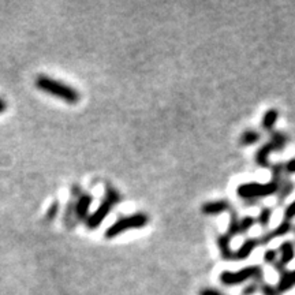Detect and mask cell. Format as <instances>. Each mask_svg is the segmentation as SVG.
Wrapping results in <instances>:
<instances>
[{"label":"cell","instance_id":"cell-15","mask_svg":"<svg viewBox=\"0 0 295 295\" xmlns=\"http://www.w3.org/2000/svg\"><path fill=\"white\" fill-rule=\"evenodd\" d=\"M260 133L257 130H253V128H249V130H245L242 136L239 137V144L244 146H250L254 145L257 142L260 141Z\"/></svg>","mask_w":295,"mask_h":295},{"label":"cell","instance_id":"cell-20","mask_svg":"<svg viewBox=\"0 0 295 295\" xmlns=\"http://www.w3.org/2000/svg\"><path fill=\"white\" fill-rule=\"evenodd\" d=\"M271 171H272V182H276V183H282V180L284 179V164H274L271 167Z\"/></svg>","mask_w":295,"mask_h":295},{"label":"cell","instance_id":"cell-24","mask_svg":"<svg viewBox=\"0 0 295 295\" xmlns=\"http://www.w3.org/2000/svg\"><path fill=\"white\" fill-rule=\"evenodd\" d=\"M261 291L264 295H279L278 287H274L272 284H268V283H262L261 284Z\"/></svg>","mask_w":295,"mask_h":295},{"label":"cell","instance_id":"cell-14","mask_svg":"<svg viewBox=\"0 0 295 295\" xmlns=\"http://www.w3.org/2000/svg\"><path fill=\"white\" fill-rule=\"evenodd\" d=\"M279 119V111L276 108H271L268 111L264 114L262 116V120H261V127L266 130V131H271V130H274L275 124L278 122Z\"/></svg>","mask_w":295,"mask_h":295},{"label":"cell","instance_id":"cell-13","mask_svg":"<svg viewBox=\"0 0 295 295\" xmlns=\"http://www.w3.org/2000/svg\"><path fill=\"white\" fill-rule=\"evenodd\" d=\"M231 238L227 235V234H223V235L218 236V246L219 250H220V254L224 260H232L234 256H235V252L231 250Z\"/></svg>","mask_w":295,"mask_h":295},{"label":"cell","instance_id":"cell-12","mask_svg":"<svg viewBox=\"0 0 295 295\" xmlns=\"http://www.w3.org/2000/svg\"><path fill=\"white\" fill-rule=\"evenodd\" d=\"M295 286V270L292 271H284L283 274H280L278 282V290L279 292H286V291L291 290Z\"/></svg>","mask_w":295,"mask_h":295},{"label":"cell","instance_id":"cell-26","mask_svg":"<svg viewBox=\"0 0 295 295\" xmlns=\"http://www.w3.org/2000/svg\"><path fill=\"white\" fill-rule=\"evenodd\" d=\"M258 286H260V283H256V282L250 283V284H248V286L245 287L244 291H242V294H244V295L254 294V292H256V291L258 290Z\"/></svg>","mask_w":295,"mask_h":295},{"label":"cell","instance_id":"cell-1","mask_svg":"<svg viewBox=\"0 0 295 295\" xmlns=\"http://www.w3.org/2000/svg\"><path fill=\"white\" fill-rule=\"evenodd\" d=\"M36 86L41 92L59 97L60 100H63L69 104H77L79 101V97H81L79 92L74 89L73 86L58 81V79H52L47 75H39L36 79Z\"/></svg>","mask_w":295,"mask_h":295},{"label":"cell","instance_id":"cell-22","mask_svg":"<svg viewBox=\"0 0 295 295\" xmlns=\"http://www.w3.org/2000/svg\"><path fill=\"white\" fill-rule=\"evenodd\" d=\"M264 261L270 265H275L279 261V252L275 249H268L264 254Z\"/></svg>","mask_w":295,"mask_h":295},{"label":"cell","instance_id":"cell-25","mask_svg":"<svg viewBox=\"0 0 295 295\" xmlns=\"http://www.w3.org/2000/svg\"><path fill=\"white\" fill-rule=\"evenodd\" d=\"M292 219H295V200L292 202H290V204L286 206V209H284V220L291 222Z\"/></svg>","mask_w":295,"mask_h":295},{"label":"cell","instance_id":"cell-8","mask_svg":"<svg viewBox=\"0 0 295 295\" xmlns=\"http://www.w3.org/2000/svg\"><path fill=\"white\" fill-rule=\"evenodd\" d=\"M93 202V197L90 194H81L78 197L77 202H75V206H74V213H75V218L78 219H88V213H89V208Z\"/></svg>","mask_w":295,"mask_h":295},{"label":"cell","instance_id":"cell-21","mask_svg":"<svg viewBox=\"0 0 295 295\" xmlns=\"http://www.w3.org/2000/svg\"><path fill=\"white\" fill-rule=\"evenodd\" d=\"M257 219L252 216H245L239 220V234H246L249 230H252V227L256 224Z\"/></svg>","mask_w":295,"mask_h":295},{"label":"cell","instance_id":"cell-6","mask_svg":"<svg viewBox=\"0 0 295 295\" xmlns=\"http://www.w3.org/2000/svg\"><path fill=\"white\" fill-rule=\"evenodd\" d=\"M279 261L275 264V268L279 271V274H283L286 271V265L290 264L295 257V245L291 240L283 242L278 249Z\"/></svg>","mask_w":295,"mask_h":295},{"label":"cell","instance_id":"cell-9","mask_svg":"<svg viewBox=\"0 0 295 295\" xmlns=\"http://www.w3.org/2000/svg\"><path fill=\"white\" fill-rule=\"evenodd\" d=\"M230 209H231V204L228 201H226V200H218V201L205 202L201 208L202 213L209 214V216L224 213V212H227V210Z\"/></svg>","mask_w":295,"mask_h":295},{"label":"cell","instance_id":"cell-16","mask_svg":"<svg viewBox=\"0 0 295 295\" xmlns=\"http://www.w3.org/2000/svg\"><path fill=\"white\" fill-rule=\"evenodd\" d=\"M294 190V183L288 179H283L282 183L279 184L278 190V202L279 204H283L286 201V198L290 196V193Z\"/></svg>","mask_w":295,"mask_h":295},{"label":"cell","instance_id":"cell-18","mask_svg":"<svg viewBox=\"0 0 295 295\" xmlns=\"http://www.w3.org/2000/svg\"><path fill=\"white\" fill-rule=\"evenodd\" d=\"M271 219H272V209L268 208V206H264V208L260 210L258 216H257V223H258L261 227L265 228V227L270 226Z\"/></svg>","mask_w":295,"mask_h":295},{"label":"cell","instance_id":"cell-7","mask_svg":"<svg viewBox=\"0 0 295 295\" xmlns=\"http://www.w3.org/2000/svg\"><path fill=\"white\" fill-rule=\"evenodd\" d=\"M292 231V226H291V222H287V220H283L280 224H279L276 228L271 230V231L265 232L264 235L258 238V242L260 245H268L270 242L275 239V238H280V236L287 235L288 232Z\"/></svg>","mask_w":295,"mask_h":295},{"label":"cell","instance_id":"cell-29","mask_svg":"<svg viewBox=\"0 0 295 295\" xmlns=\"http://www.w3.org/2000/svg\"><path fill=\"white\" fill-rule=\"evenodd\" d=\"M6 110H7V103H6L3 98H0V114H3Z\"/></svg>","mask_w":295,"mask_h":295},{"label":"cell","instance_id":"cell-5","mask_svg":"<svg viewBox=\"0 0 295 295\" xmlns=\"http://www.w3.org/2000/svg\"><path fill=\"white\" fill-rule=\"evenodd\" d=\"M149 223V216L146 213H138L128 214V216H123V218L118 219L112 226H110L105 231V238L107 239H112L115 236L123 234V232L128 231V230H134V228H142Z\"/></svg>","mask_w":295,"mask_h":295},{"label":"cell","instance_id":"cell-11","mask_svg":"<svg viewBox=\"0 0 295 295\" xmlns=\"http://www.w3.org/2000/svg\"><path fill=\"white\" fill-rule=\"evenodd\" d=\"M258 245H260L258 238H249V239L245 240L244 244L240 245V248L236 250L234 258H235V260H246V258L254 252V249H256Z\"/></svg>","mask_w":295,"mask_h":295},{"label":"cell","instance_id":"cell-19","mask_svg":"<svg viewBox=\"0 0 295 295\" xmlns=\"http://www.w3.org/2000/svg\"><path fill=\"white\" fill-rule=\"evenodd\" d=\"M239 220L240 219H238L235 212H232L231 219H230V224H228V230H227V235L230 236V238L239 234Z\"/></svg>","mask_w":295,"mask_h":295},{"label":"cell","instance_id":"cell-27","mask_svg":"<svg viewBox=\"0 0 295 295\" xmlns=\"http://www.w3.org/2000/svg\"><path fill=\"white\" fill-rule=\"evenodd\" d=\"M284 172L286 174H295V157L284 163Z\"/></svg>","mask_w":295,"mask_h":295},{"label":"cell","instance_id":"cell-4","mask_svg":"<svg viewBox=\"0 0 295 295\" xmlns=\"http://www.w3.org/2000/svg\"><path fill=\"white\" fill-rule=\"evenodd\" d=\"M253 279L256 283L264 280V271L258 265H252L238 271H223L220 275V282L224 286H238L240 283Z\"/></svg>","mask_w":295,"mask_h":295},{"label":"cell","instance_id":"cell-3","mask_svg":"<svg viewBox=\"0 0 295 295\" xmlns=\"http://www.w3.org/2000/svg\"><path fill=\"white\" fill-rule=\"evenodd\" d=\"M279 183L276 182H268V183H258V182H249L242 183L236 189V194L242 200L252 202L258 198H265V197L278 194Z\"/></svg>","mask_w":295,"mask_h":295},{"label":"cell","instance_id":"cell-17","mask_svg":"<svg viewBox=\"0 0 295 295\" xmlns=\"http://www.w3.org/2000/svg\"><path fill=\"white\" fill-rule=\"evenodd\" d=\"M270 142L272 144L275 150H282L286 146L287 137L283 133H280V131H271Z\"/></svg>","mask_w":295,"mask_h":295},{"label":"cell","instance_id":"cell-2","mask_svg":"<svg viewBox=\"0 0 295 295\" xmlns=\"http://www.w3.org/2000/svg\"><path fill=\"white\" fill-rule=\"evenodd\" d=\"M120 200H122V197H120L119 192H118L115 187H112L111 184H107L103 202L100 204V206L94 210L93 213L90 214L89 218L86 219V226H88V228H90V230L97 228V227L104 222V219L110 214L112 208H114L118 202H120Z\"/></svg>","mask_w":295,"mask_h":295},{"label":"cell","instance_id":"cell-23","mask_svg":"<svg viewBox=\"0 0 295 295\" xmlns=\"http://www.w3.org/2000/svg\"><path fill=\"white\" fill-rule=\"evenodd\" d=\"M59 213V202L58 201H55V202H52V205L49 206V209L47 210V213H45V218H47V220H53L55 219V216L56 214Z\"/></svg>","mask_w":295,"mask_h":295},{"label":"cell","instance_id":"cell-10","mask_svg":"<svg viewBox=\"0 0 295 295\" xmlns=\"http://www.w3.org/2000/svg\"><path fill=\"white\" fill-rule=\"evenodd\" d=\"M272 152H275V149L270 141L266 142V144H264L262 146H260V149L257 150L256 157H254V160H256V163H257V166H258V167H262V168L272 167V166H271V163H270V154L272 153Z\"/></svg>","mask_w":295,"mask_h":295},{"label":"cell","instance_id":"cell-28","mask_svg":"<svg viewBox=\"0 0 295 295\" xmlns=\"http://www.w3.org/2000/svg\"><path fill=\"white\" fill-rule=\"evenodd\" d=\"M200 295H226V294L222 292V291L214 290V288H204V290H201Z\"/></svg>","mask_w":295,"mask_h":295}]
</instances>
